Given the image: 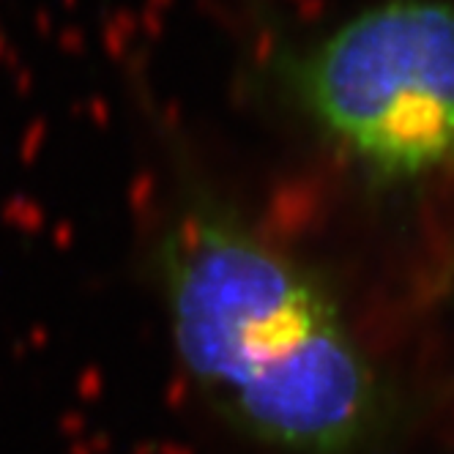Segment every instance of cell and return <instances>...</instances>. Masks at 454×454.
Segmentation results:
<instances>
[{
    "instance_id": "1",
    "label": "cell",
    "mask_w": 454,
    "mask_h": 454,
    "mask_svg": "<svg viewBox=\"0 0 454 454\" xmlns=\"http://www.w3.org/2000/svg\"><path fill=\"white\" fill-rule=\"evenodd\" d=\"M181 364L227 419L271 446L345 452L378 416V378L323 285L227 222L192 219L164 249Z\"/></svg>"
},
{
    "instance_id": "2",
    "label": "cell",
    "mask_w": 454,
    "mask_h": 454,
    "mask_svg": "<svg viewBox=\"0 0 454 454\" xmlns=\"http://www.w3.org/2000/svg\"><path fill=\"white\" fill-rule=\"evenodd\" d=\"M315 121L350 159L411 178L454 162V3L386 0L301 69Z\"/></svg>"
}]
</instances>
